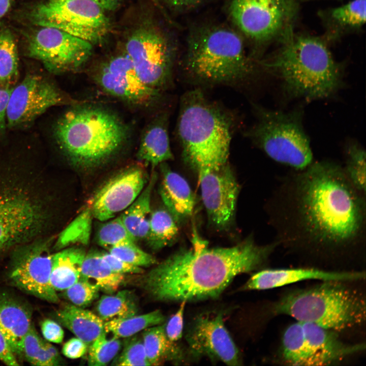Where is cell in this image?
I'll return each mask as SVG.
<instances>
[{
  "instance_id": "22",
  "label": "cell",
  "mask_w": 366,
  "mask_h": 366,
  "mask_svg": "<svg viewBox=\"0 0 366 366\" xmlns=\"http://www.w3.org/2000/svg\"><path fill=\"white\" fill-rule=\"evenodd\" d=\"M321 35L331 46L344 37L362 32L366 21V0H349L341 5L319 10Z\"/></svg>"
},
{
  "instance_id": "10",
  "label": "cell",
  "mask_w": 366,
  "mask_h": 366,
  "mask_svg": "<svg viewBox=\"0 0 366 366\" xmlns=\"http://www.w3.org/2000/svg\"><path fill=\"white\" fill-rule=\"evenodd\" d=\"M365 346L346 343L333 331L296 321L283 334L281 357L289 365H328L364 350Z\"/></svg>"
},
{
  "instance_id": "21",
  "label": "cell",
  "mask_w": 366,
  "mask_h": 366,
  "mask_svg": "<svg viewBox=\"0 0 366 366\" xmlns=\"http://www.w3.org/2000/svg\"><path fill=\"white\" fill-rule=\"evenodd\" d=\"M365 278V272L361 271H333L314 268L265 269L254 273L242 289L262 290L309 280L351 282Z\"/></svg>"
},
{
  "instance_id": "45",
  "label": "cell",
  "mask_w": 366,
  "mask_h": 366,
  "mask_svg": "<svg viewBox=\"0 0 366 366\" xmlns=\"http://www.w3.org/2000/svg\"><path fill=\"white\" fill-rule=\"evenodd\" d=\"M41 328L43 337L47 341L55 344L63 342L64 332L57 322L50 319H44L41 323Z\"/></svg>"
},
{
  "instance_id": "38",
  "label": "cell",
  "mask_w": 366,
  "mask_h": 366,
  "mask_svg": "<svg viewBox=\"0 0 366 366\" xmlns=\"http://www.w3.org/2000/svg\"><path fill=\"white\" fill-rule=\"evenodd\" d=\"M119 338L107 337L105 332L101 334L89 345L88 364L91 366L107 365L117 355L121 348Z\"/></svg>"
},
{
  "instance_id": "48",
  "label": "cell",
  "mask_w": 366,
  "mask_h": 366,
  "mask_svg": "<svg viewBox=\"0 0 366 366\" xmlns=\"http://www.w3.org/2000/svg\"><path fill=\"white\" fill-rule=\"evenodd\" d=\"M0 360L10 366L19 365L16 357L11 350L0 330Z\"/></svg>"
},
{
  "instance_id": "18",
  "label": "cell",
  "mask_w": 366,
  "mask_h": 366,
  "mask_svg": "<svg viewBox=\"0 0 366 366\" xmlns=\"http://www.w3.org/2000/svg\"><path fill=\"white\" fill-rule=\"evenodd\" d=\"M93 78L106 93L135 106L150 105L161 94L142 81L126 54L111 58Z\"/></svg>"
},
{
  "instance_id": "43",
  "label": "cell",
  "mask_w": 366,
  "mask_h": 366,
  "mask_svg": "<svg viewBox=\"0 0 366 366\" xmlns=\"http://www.w3.org/2000/svg\"><path fill=\"white\" fill-rule=\"evenodd\" d=\"M186 301H181L177 312L165 324V332L168 340L177 343L182 336L184 327V314Z\"/></svg>"
},
{
  "instance_id": "7",
  "label": "cell",
  "mask_w": 366,
  "mask_h": 366,
  "mask_svg": "<svg viewBox=\"0 0 366 366\" xmlns=\"http://www.w3.org/2000/svg\"><path fill=\"white\" fill-rule=\"evenodd\" d=\"M348 283L324 281L290 291L274 304L272 311L336 332L357 327L365 320V297Z\"/></svg>"
},
{
  "instance_id": "28",
  "label": "cell",
  "mask_w": 366,
  "mask_h": 366,
  "mask_svg": "<svg viewBox=\"0 0 366 366\" xmlns=\"http://www.w3.org/2000/svg\"><path fill=\"white\" fill-rule=\"evenodd\" d=\"M165 324L148 327L142 333V342L150 365H157L165 360L178 362L183 351L177 343L170 341L165 332Z\"/></svg>"
},
{
  "instance_id": "33",
  "label": "cell",
  "mask_w": 366,
  "mask_h": 366,
  "mask_svg": "<svg viewBox=\"0 0 366 366\" xmlns=\"http://www.w3.org/2000/svg\"><path fill=\"white\" fill-rule=\"evenodd\" d=\"M96 310L104 322L136 315L138 308L134 294L124 290L112 295H105L99 300Z\"/></svg>"
},
{
  "instance_id": "53",
  "label": "cell",
  "mask_w": 366,
  "mask_h": 366,
  "mask_svg": "<svg viewBox=\"0 0 366 366\" xmlns=\"http://www.w3.org/2000/svg\"><path fill=\"white\" fill-rule=\"evenodd\" d=\"M297 1L301 3L302 2H309L318 1V0H297ZM337 1H339V0H337Z\"/></svg>"
},
{
  "instance_id": "44",
  "label": "cell",
  "mask_w": 366,
  "mask_h": 366,
  "mask_svg": "<svg viewBox=\"0 0 366 366\" xmlns=\"http://www.w3.org/2000/svg\"><path fill=\"white\" fill-rule=\"evenodd\" d=\"M101 256L111 269L116 272L124 274H139L144 272L141 267L129 263L110 253H101Z\"/></svg>"
},
{
  "instance_id": "51",
  "label": "cell",
  "mask_w": 366,
  "mask_h": 366,
  "mask_svg": "<svg viewBox=\"0 0 366 366\" xmlns=\"http://www.w3.org/2000/svg\"><path fill=\"white\" fill-rule=\"evenodd\" d=\"M99 5L104 10H113L117 8L120 0H90Z\"/></svg>"
},
{
  "instance_id": "23",
  "label": "cell",
  "mask_w": 366,
  "mask_h": 366,
  "mask_svg": "<svg viewBox=\"0 0 366 366\" xmlns=\"http://www.w3.org/2000/svg\"><path fill=\"white\" fill-rule=\"evenodd\" d=\"M31 321L27 305L12 294L0 291V330L16 357H22L23 341Z\"/></svg>"
},
{
  "instance_id": "50",
  "label": "cell",
  "mask_w": 366,
  "mask_h": 366,
  "mask_svg": "<svg viewBox=\"0 0 366 366\" xmlns=\"http://www.w3.org/2000/svg\"><path fill=\"white\" fill-rule=\"evenodd\" d=\"M149 229V217H147L142 221L138 225L136 239H146L148 234Z\"/></svg>"
},
{
  "instance_id": "4",
  "label": "cell",
  "mask_w": 366,
  "mask_h": 366,
  "mask_svg": "<svg viewBox=\"0 0 366 366\" xmlns=\"http://www.w3.org/2000/svg\"><path fill=\"white\" fill-rule=\"evenodd\" d=\"M55 135L74 165L89 168L102 164L116 154L127 142L129 130L112 111L78 103L58 120Z\"/></svg>"
},
{
  "instance_id": "36",
  "label": "cell",
  "mask_w": 366,
  "mask_h": 366,
  "mask_svg": "<svg viewBox=\"0 0 366 366\" xmlns=\"http://www.w3.org/2000/svg\"><path fill=\"white\" fill-rule=\"evenodd\" d=\"M18 74L17 46L11 31L0 30V82L13 85Z\"/></svg>"
},
{
  "instance_id": "20",
  "label": "cell",
  "mask_w": 366,
  "mask_h": 366,
  "mask_svg": "<svg viewBox=\"0 0 366 366\" xmlns=\"http://www.w3.org/2000/svg\"><path fill=\"white\" fill-rule=\"evenodd\" d=\"M146 173L139 166L130 167L113 176L94 194L88 206L93 218L103 222L125 210L145 186Z\"/></svg>"
},
{
  "instance_id": "46",
  "label": "cell",
  "mask_w": 366,
  "mask_h": 366,
  "mask_svg": "<svg viewBox=\"0 0 366 366\" xmlns=\"http://www.w3.org/2000/svg\"><path fill=\"white\" fill-rule=\"evenodd\" d=\"M88 345L78 338L68 340L64 345L62 353L70 359H77L83 356L88 351Z\"/></svg>"
},
{
  "instance_id": "2",
  "label": "cell",
  "mask_w": 366,
  "mask_h": 366,
  "mask_svg": "<svg viewBox=\"0 0 366 366\" xmlns=\"http://www.w3.org/2000/svg\"><path fill=\"white\" fill-rule=\"evenodd\" d=\"M145 274L143 288L162 301H195L218 297L238 274L262 268L276 243L257 244L252 236L229 247L209 248L195 237Z\"/></svg>"
},
{
  "instance_id": "3",
  "label": "cell",
  "mask_w": 366,
  "mask_h": 366,
  "mask_svg": "<svg viewBox=\"0 0 366 366\" xmlns=\"http://www.w3.org/2000/svg\"><path fill=\"white\" fill-rule=\"evenodd\" d=\"M330 47L322 35L295 31L258 65L280 80L287 97L324 99L343 83L344 65L334 59Z\"/></svg>"
},
{
  "instance_id": "8",
  "label": "cell",
  "mask_w": 366,
  "mask_h": 366,
  "mask_svg": "<svg viewBox=\"0 0 366 366\" xmlns=\"http://www.w3.org/2000/svg\"><path fill=\"white\" fill-rule=\"evenodd\" d=\"M297 0H230L227 12L236 30L251 47L257 63L272 45H278L294 32L299 18Z\"/></svg>"
},
{
  "instance_id": "49",
  "label": "cell",
  "mask_w": 366,
  "mask_h": 366,
  "mask_svg": "<svg viewBox=\"0 0 366 366\" xmlns=\"http://www.w3.org/2000/svg\"><path fill=\"white\" fill-rule=\"evenodd\" d=\"M203 0H164L170 8L175 12L187 11Z\"/></svg>"
},
{
  "instance_id": "25",
  "label": "cell",
  "mask_w": 366,
  "mask_h": 366,
  "mask_svg": "<svg viewBox=\"0 0 366 366\" xmlns=\"http://www.w3.org/2000/svg\"><path fill=\"white\" fill-rule=\"evenodd\" d=\"M167 113L159 114L143 131L136 154L137 159L154 168L173 158L170 146Z\"/></svg>"
},
{
  "instance_id": "39",
  "label": "cell",
  "mask_w": 366,
  "mask_h": 366,
  "mask_svg": "<svg viewBox=\"0 0 366 366\" xmlns=\"http://www.w3.org/2000/svg\"><path fill=\"white\" fill-rule=\"evenodd\" d=\"M97 240L100 246L108 249L121 242L136 241L125 227L120 216L101 225L97 232Z\"/></svg>"
},
{
  "instance_id": "19",
  "label": "cell",
  "mask_w": 366,
  "mask_h": 366,
  "mask_svg": "<svg viewBox=\"0 0 366 366\" xmlns=\"http://www.w3.org/2000/svg\"><path fill=\"white\" fill-rule=\"evenodd\" d=\"M52 256L45 245L33 246L14 259L8 272L11 283L23 291L53 303L59 302L51 283Z\"/></svg>"
},
{
  "instance_id": "12",
  "label": "cell",
  "mask_w": 366,
  "mask_h": 366,
  "mask_svg": "<svg viewBox=\"0 0 366 366\" xmlns=\"http://www.w3.org/2000/svg\"><path fill=\"white\" fill-rule=\"evenodd\" d=\"M104 11L90 0H48L35 6L28 17L39 26L57 28L93 44L109 31Z\"/></svg>"
},
{
  "instance_id": "34",
  "label": "cell",
  "mask_w": 366,
  "mask_h": 366,
  "mask_svg": "<svg viewBox=\"0 0 366 366\" xmlns=\"http://www.w3.org/2000/svg\"><path fill=\"white\" fill-rule=\"evenodd\" d=\"M158 175L153 171L145 188L120 216L125 227L136 239L138 225L150 213V199Z\"/></svg>"
},
{
  "instance_id": "41",
  "label": "cell",
  "mask_w": 366,
  "mask_h": 366,
  "mask_svg": "<svg viewBox=\"0 0 366 366\" xmlns=\"http://www.w3.org/2000/svg\"><path fill=\"white\" fill-rule=\"evenodd\" d=\"M109 253L131 264L139 267H149L157 263L151 254L139 248L135 241H127L109 249Z\"/></svg>"
},
{
  "instance_id": "32",
  "label": "cell",
  "mask_w": 366,
  "mask_h": 366,
  "mask_svg": "<svg viewBox=\"0 0 366 366\" xmlns=\"http://www.w3.org/2000/svg\"><path fill=\"white\" fill-rule=\"evenodd\" d=\"M165 317L157 310L151 312L104 322V331L112 337L129 338L148 327L162 324Z\"/></svg>"
},
{
  "instance_id": "26",
  "label": "cell",
  "mask_w": 366,
  "mask_h": 366,
  "mask_svg": "<svg viewBox=\"0 0 366 366\" xmlns=\"http://www.w3.org/2000/svg\"><path fill=\"white\" fill-rule=\"evenodd\" d=\"M58 322L89 346L104 331V321L92 312L73 304H64L55 313Z\"/></svg>"
},
{
  "instance_id": "1",
  "label": "cell",
  "mask_w": 366,
  "mask_h": 366,
  "mask_svg": "<svg viewBox=\"0 0 366 366\" xmlns=\"http://www.w3.org/2000/svg\"><path fill=\"white\" fill-rule=\"evenodd\" d=\"M299 170L283 182L277 197L276 224L284 241L328 251L361 245L365 194L336 163H312Z\"/></svg>"
},
{
  "instance_id": "13",
  "label": "cell",
  "mask_w": 366,
  "mask_h": 366,
  "mask_svg": "<svg viewBox=\"0 0 366 366\" xmlns=\"http://www.w3.org/2000/svg\"><path fill=\"white\" fill-rule=\"evenodd\" d=\"M27 53L50 71L73 72L89 59L92 44L57 28L41 26L28 38Z\"/></svg>"
},
{
  "instance_id": "15",
  "label": "cell",
  "mask_w": 366,
  "mask_h": 366,
  "mask_svg": "<svg viewBox=\"0 0 366 366\" xmlns=\"http://www.w3.org/2000/svg\"><path fill=\"white\" fill-rule=\"evenodd\" d=\"M44 218L40 205L24 192L0 191V251L33 236Z\"/></svg>"
},
{
  "instance_id": "16",
  "label": "cell",
  "mask_w": 366,
  "mask_h": 366,
  "mask_svg": "<svg viewBox=\"0 0 366 366\" xmlns=\"http://www.w3.org/2000/svg\"><path fill=\"white\" fill-rule=\"evenodd\" d=\"M186 340L189 352L195 358L206 356L229 365L241 364L239 351L225 326L223 312L197 317Z\"/></svg>"
},
{
  "instance_id": "27",
  "label": "cell",
  "mask_w": 366,
  "mask_h": 366,
  "mask_svg": "<svg viewBox=\"0 0 366 366\" xmlns=\"http://www.w3.org/2000/svg\"><path fill=\"white\" fill-rule=\"evenodd\" d=\"M86 254L83 248L74 247L52 255L50 279L56 292L64 291L77 281Z\"/></svg>"
},
{
  "instance_id": "11",
  "label": "cell",
  "mask_w": 366,
  "mask_h": 366,
  "mask_svg": "<svg viewBox=\"0 0 366 366\" xmlns=\"http://www.w3.org/2000/svg\"><path fill=\"white\" fill-rule=\"evenodd\" d=\"M126 51L142 81L161 93L171 81L177 54L175 40L155 23H149L131 35Z\"/></svg>"
},
{
  "instance_id": "47",
  "label": "cell",
  "mask_w": 366,
  "mask_h": 366,
  "mask_svg": "<svg viewBox=\"0 0 366 366\" xmlns=\"http://www.w3.org/2000/svg\"><path fill=\"white\" fill-rule=\"evenodd\" d=\"M13 87L0 82V130L6 126L7 110Z\"/></svg>"
},
{
  "instance_id": "35",
  "label": "cell",
  "mask_w": 366,
  "mask_h": 366,
  "mask_svg": "<svg viewBox=\"0 0 366 366\" xmlns=\"http://www.w3.org/2000/svg\"><path fill=\"white\" fill-rule=\"evenodd\" d=\"M93 218L90 208L87 206L59 234L55 248L58 250L73 245H88Z\"/></svg>"
},
{
  "instance_id": "37",
  "label": "cell",
  "mask_w": 366,
  "mask_h": 366,
  "mask_svg": "<svg viewBox=\"0 0 366 366\" xmlns=\"http://www.w3.org/2000/svg\"><path fill=\"white\" fill-rule=\"evenodd\" d=\"M365 151L356 143H351L346 149L344 170L353 185L365 194Z\"/></svg>"
},
{
  "instance_id": "30",
  "label": "cell",
  "mask_w": 366,
  "mask_h": 366,
  "mask_svg": "<svg viewBox=\"0 0 366 366\" xmlns=\"http://www.w3.org/2000/svg\"><path fill=\"white\" fill-rule=\"evenodd\" d=\"M146 240L152 250L159 251L172 244L178 235V224L165 208L152 211Z\"/></svg>"
},
{
  "instance_id": "14",
  "label": "cell",
  "mask_w": 366,
  "mask_h": 366,
  "mask_svg": "<svg viewBox=\"0 0 366 366\" xmlns=\"http://www.w3.org/2000/svg\"><path fill=\"white\" fill-rule=\"evenodd\" d=\"M76 102L42 77L26 76L14 86L8 105L6 120L10 126L27 123L54 106Z\"/></svg>"
},
{
  "instance_id": "52",
  "label": "cell",
  "mask_w": 366,
  "mask_h": 366,
  "mask_svg": "<svg viewBox=\"0 0 366 366\" xmlns=\"http://www.w3.org/2000/svg\"><path fill=\"white\" fill-rule=\"evenodd\" d=\"M12 0H0V23L2 18L8 12Z\"/></svg>"
},
{
  "instance_id": "6",
  "label": "cell",
  "mask_w": 366,
  "mask_h": 366,
  "mask_svg": "<svg viewBox=\"0 0 366 366\" xmlns=\"http://www.w3.org/2000/svg\"><path fill=\"white\" fill-rule=\"evenodd\" d=\"M236 30L223 24L194 28L187 43L185 66L196 78L210 83H232L254 74L259 66Z\"/></svg>"
},
{
  "instance_id": "5",
  "label": "cell",
  "mask_w": 366,
  "mask_h": 366,
  "mask_svg": "<svg viewBox=\"0 0 366 366\" xmlns=\"http://www.w3.org/2000/svg\"><path fill=\"white\" fill-rule=\"evenodd\" d=\"M177 127L184 159L198 176L228 163L230 120L200 90L184 95Z\"/></svg>"
},
{
  "instance_id": "9",
  "label": "cell",
  "mask_w": 366,
  "mask_h": 366,
  "mask_svg": "<svg viewBox=\"0 0 366 366\" xmlns=\"http://www.w3.org/2000/svg\"><path fill=\"white\" fill-rule=\"evenodd\" d=\"M256 123L246 135L271 159L297 170L310 165L313 154L301 110L289 112L255 106Z\"/></svg>"
},
{
  "instance_id": "31",
  "label": "cell",
  "mask_w": 366,
  "mask_h": 366,
  "mask_svg": "<svg viewBox=\"0 0 366 366\" xmlns=\"http://www.w3.org/2000/svg\"><path fill=\"white\" fill-rule=\"evenodd\" d=\"M22 355L34 365L56 366L62 362L57 349L41 338L33 325L23 339Z\"/></svg>"
},
{
  "instance_id": "42",
  "label": "cell",
  "mask_w": 366,
  "mask_h": 366,
  "mask_svg": "<svg viewBox=\"0 0 366 366\" xmlns=\"http://www.w3.org/2000/svg\"><path fill=\"white\" fill-rule=\"evenodd\" d=\"M112 365H150L146 355L142 338L138 336H132L127 340L121 352L115 358Z\"/></svg>"
},
{
  "instance_id": "24",
  "label": "cell",
  "mask_w": 366,
  "mask_h": 366,
  "mask_svg": "<svg viewBox=\"0 0 366 366\" xmlns=\"http://www.w3.org/2000/svg\"><path fill=\"white\" fill-rule=\"evenodd\" d=\"M160 167L162 180L159 194L165 208L179 225L192 215L195 197L187 181L172 170L166 162L160 164Z\"/></svg>"
},
{
  "instance_id": "17",
  "label": "cell",
  "mask_w": 366,
  "mask_h": 366,
  "mask_svg": "<svg viewBox=\"0 0 366 366\" xmlns=\"http://www.w3.org/2000/svg\"><path fill=\"white\" fill-rule=\"evenodd\" d=\"M201 197L209 223L225 231L233 224L240 187L230 166L198 176Z\"/></svg>"
},
{
  "instance_id": "29",
  "label": "cell",
  "mask_w": 366,
  "mask_h": 366,
  "mask_svg": "<svg viewBox=\"0 0 366 366\" xmlns=\"http://www.w3.org/2000/svg\"><path fill=\"white\" fill-rule=\"evenodd\" d=\"M80 276L96 284L108 294L115 292L125 281V276L114 271L101 256V253L93 251L84 257Z\"/></svg>"
},
{
  "instance_id": "40",
  "label": "cell",
  "mask_w": 366,
  "mask_h": 366,
  "mask_svg": "<svg viewBox=\"0 0 366 366\" xmlns=\"http://www.w3.org/2000/svg\"><path fill=\"white\" fill-rule=\"evenodd\" d=\"M100 290L96 284L80 276L76 282L63 291L62 296L72 304L83 308L98 297Z\"/></svg>"
}]
</instances>
